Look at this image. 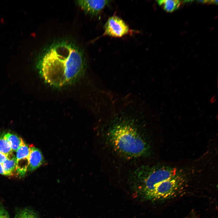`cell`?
<instances>
[{
  "label": "cell",
  "instance_id": "7",
  "mask_svg": "<svg viewBox=\"0 0 218 218\" xmlns=\"http://www.w3.org/2000/svg\"><path fill=\"white\" fill-rule=\"evenodd\" d=\"M29 164L28 170L32 171L39 167L43 162L42 154L38 149L31 147L29 157Z\"/></svg>",
  "mask_w": 218,
  "mask_h": 218
},
{
  "label": "cell",
  "instance_id": "13",
  "mask_svg": "<svg viewBox=\"0 0 218 218\" xmlns=\"http://www.w3.org/2000/svg\"><path fill=\"white\" fill-rule=\"evenodd\" d=\"M15 218H41L38 214L28 209H24L18 212Z\"/></svg>",
  "mask_w": 218,
  "mask_h": 218
},
{
  "label": "cell",
  "instance_id": "5",
  "mask_svg": "<svg viewBox=\"0 0 218 218\" xmlns=\"http://www.w3.org/2000/svg\"><path fill=\"white\" fill-rule=\"evenodd\" d=\"M104 35L121 37L128 33V25L120 18L116 16L110 17L104 25Z\"/></svg>",
  "mask_w": 218,
  "mask_h": 218
},
{
  "label": "cell",
  "instance_id": "12",
  "mask_svg": "<svg viewBox=\"0 0 218 218\" xmlns=\"http://www.w3.org/2000/svg\"><path fill=\"white\" fill-rule=\"evenodd\" d=\"M0 152L8 157L13 155L10 144L4 136H0Z\"/></svg>",
  "mask_w": 218,
  "mask_h": 218
},
{
  "label": "cell",
  "instance_id": "14",
  "mask_svg": "<svg viewBox=\"0 0 218 218\" xmlns=\"http://www.w3.org/2000/svg\"><path fill=\"white\" fill-rule=\"evenodd\" d=\"M31 147L26 144L19 147L16 151V159H19L25 158H29L31 152Z\"/></svg>",
  "mask_w": 218,
  "mask_h": 218
},
{
  "label": "cell",
  "instance_id": "15",
  "mask_svg": "<svg viewBox=\"0 0 218 218\" xmlns=\"http://www.w3.org/2000/svg\"><path fill=\"white\" fill-rule=\"evenodd\" d=\"M0 218H10L7 211L1 206H0Z\"/></svg>",
  "mask_w": 218,
  "mask_h": 218
},
{
  "label": "cell",
  "instance_id": "2",
  "mask_svg": "<svg viewBox=\"0 0 218 218\" xmlns=\"http://www.w3.org/2000/svg\"><path fill=\"white\" fill-rule=\"evenodd\" d=\"M110 142L118 152L131 157L142 156L147 151L148 145L133 126L126 124L113 126L108 133Z\"/></svg>",
  "mask_w": 218,
  "mask_h": 218
},
{
  "label": "cell",
  "instance_id": "16",
  "mask_svg": "<svg viewBox=\"0 0 218 218\" xmlns=\"http://www.w3.org/2000/svg\"><path fill=\"white\" fill-rule=\"evenodd\" d=\"M198 2L203 3H207L208 4H217L218 1L217 0H199L197 1Z\"/></svg>",
  "mask_w": 218,
  "mask_h": 218
},
{
  "label": "cell",
  "instance_id": "11",
  "mask_svg": "<svg viewBox=\"0 0 218 218\" xmlns=\"http://www.w3.org/2000/svg\"><path fill=\"white\" fill-rule=\"evenodd\" d=\"M29 164L28 158L17 159L16 173L20 177L23 176L28 170Z\"/></svg>",
  "mask_w": 218,
  "mask_h": 218
},
{
  "label": "cell",
  "instance_id": "8",
  "mask_svg": "<svg viewBox=\"0 0 218 218\" xmlns=\"http://www.w3.org/2000/svg\"><path fill=\"white\" fill-rule=\"evenodd\" d=\"M157 2L164 10L169 12L177 9L181 3V1L178 0H160Z\"/></svg>",
  "mask_w": 218,
  "mask_h": 218
},
{
  "label": "cell",
  "instance_id": "3",
  "mask_svg": "<svg viewBox=\"0 0 218 218\" xmlns=\"http://www.w3.org/2000/svg\"><path fill=\"white\" fill-rule=\"evenodd\" d=\"M180 172L176 168L160 166L140 169L135 176L147 197L160 183Z\"/></svg>",
  "mask_w": 218,
  "mask_h": 218
},
{
  "label": "cell",
  "instance_id": "9",
  "mask_svg": "<svg viewBox=\"0 0 218 218\" xmlns=\"http://www.w3.org/2000/svg\"><path fill=\"white\" fill-rule=\"evenodd\" d=\"M4 136L9 142L13 151H16L19 147L25 144L21 138L14 134L8 133Z\"/></svg>",
  "mask_w": 218,
  "mask_h": 218
},
{
  "label": "cell",
  "instance_id": "6",
  "mask_svg": "<svg viewBox=\"0 0 218 218\" xmlns=\"http://www.w3.org/2000/svg\"><path fill=\"white\" fill-rule=\"evenodd\" d=\"M109 0L77 1L76 3L85 12L92 16L97 15L110 2Z\"/></svg>",
  "mask_w": 218,
  "mask_h": 218
},
{
  "label": "cell",
  "instance_id": "4",
  "mask_svg": "<svg viewBox=\"0 0 218 218\" xmlns=\"http://www.w3.org/2000/svg\"><path fill=\"white\" fill-rule=\"evenodd\" d=\"M186 178L181 172L158 184L147 197L153 200H160L175 196L184 187Z\"/></svg>",
  "mask_w": 218,
  "mask_h": 218
},
{
  "label": "cell",
  "instance_id": "17",
  "mask_svg": "<svg viewBox=\"0 0 218 218\" xmlns=\"http://www.w3.org/2000/svg\"><path fill=\"white\" fill-rule=\"evenodd\" d=\"M8 157L0 152V164H2Z\"/></svg>",
  "mask_w": 218,
  "mask_h": 218
},
{
  "label": "cell",
  "instance_id": "1",
  "mask_svg": "<svg viewBox=\"0 0 218 218\" xmlns=\"http://www.w3.org/2000/svg\"><path fill=\"white\" fill-rule=\"evenodd\" d=\"M42 75L50 85L61 87L71 81L83 68L84 57L78 47L67 41L51 45L42 54L40 61Z\"/></svg>",
  "mask_w": 218,
  "mask_h": 218
},
{
  "label": "cell",
  "instance_id": "18",
  "mask_svg": "<svg viewBox=\"0 0 218 218\" xmlns=\"http://www.w3.org/2000/svg\"><path fill=\"white\" fill-rule=\"evenodd\" d=\"M0 174L6 176L3 168L2 164H0Z\"/></svg>",
  "mask_w": 218,
  "mask_h": 218
},
{
  "label": "cell",
  "instance_id": "10",
  "mask_svg": "<svg viewBox=\"0 0 218 218\" xmlns=\"http://www.w3.org/2000/svg\"><path fill=\"white\" fill-rule=\"evenodd\" d=\"M17 159L14 155L8 157L2 164L6 176H11L16 171Z\"/></svg>",
  "mask_w": 218,
  "mask_h": 218
}]
</instances>
